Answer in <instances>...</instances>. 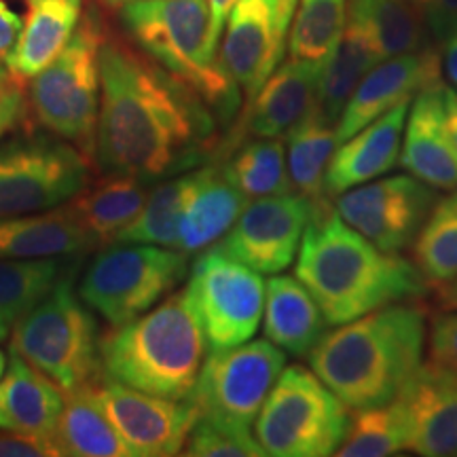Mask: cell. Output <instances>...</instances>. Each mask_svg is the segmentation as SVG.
I'll return each instance as SVG.
<instances>
[{"mask_svg": "<svg viewBox=\"0 0 457 457\" xmlns=\"http://www.w3.org/2000/svg\"><path fill=\"white\" fill-rule=\"evenodd\" d=\"M214 142V117L195 91L106 32L91 157L100 174L134 176L145 182L179 176L202 163Z\"/></svg>", "mask_w": 457, "mask_h": 457, "instance_id": "1", "label": "cell"}, {"mask_svg": "<svg viewBox=\"0 0 457 457\" xmlns=\"http://www.w3.org/2000/svg\"><path fill=\"white\" fill-rule=\"evenodd\" d=\"M295 276L318 301L328 327L428 295L420 267L377 248L341 219L328 199L316 204L303 233Z\"/></svg>", "mask_w": 457, "mask_h": 457, "instance_id": "2", "label": "cell"}, {"mask_svg": "<svg viewBox=\"0 0 457 457\" xmlns=\"http://www.w3.org/2000/svg\"><path fill=\"white\" fill-rule=\"evenodd\" d=\"M426 310L392 303L324 333L310 369L350 409L394 403L424 367Z\"/></svg>", "mask_w": 457, "mask_h": 457, "instance_id": "3", "label": "cell"}, {"mask_svg": "<svg viewBox=\"0 0 457 457\" xmlns=\"http://www.w3.org/2000/svg\"><path fill=\"white\" fill-rule=\"evenodd\" d=\"M208 341L187 288L100 339L102 377L155 396L188 400Z\"/></svg>", "mask_w": 457, "mask_h": 457, "instance_id": "4", "label": "cell"}, {"mask_svg": "<svg viewBox=\"0 0 457 457\" xmlns=\"http://www.w3.org/2000/svg\"><path fill=\"white\" fill-rule=\"evenodd\" d=\"M121 24L142 54L195 91L222 119L239 106V87L210 43L208 0H129Z\"/></svg>", "mask_w": 457, "mask_h": 457, "instance_id": "5", "label": "cell"}, {"mask_svg": "<svg viewBox=\"0 0 457 457\" xmlns=\"http://www.w3.org/2000/svg\"><path fill=\"white\" fill-rule=\"evenodd\" d=\"M108 28L91 7L77 30L28 85V106L37 123L94 157L100 114V49Z\"/></svg>", "mask_w": 457, "mask_h": 457, "instance_id": "6", "label": "cell"}, {"mask_svg": "<svg viewBox=\"0 0 457 457\" xmlns=\"http://www.w3.org/2000/svg\"><path fill=\"white\" fill-rule=\"evenodd\" d=\"M100 328L66 273L13 328L11 353L47 375L62 392L100 381Z\"/></svg>", "mask_w": 457, "mask_h": 457, "instance_id": "7", "label": "cell"}, {"mask_svg": "<svg viewBox=\"0 0 457 457\" xmlns=\"http://www.w3.org/2000/svg\"><path fill=\"white\" fill-rule=\"evenodd\" d=\"M347 404L312 369L284 367L256 417L254 436L271 457L335 455L350 428Z\"/></svg>", "mask_w": 457, "mask_h": 457, "instance_id": "8", "label": "cell"}, {"mask_svg": "<svg viewBox=\"0 0 457 457\" xmlns=\"http://www.w3.org/2000/svg\"><path fill=\"white\" fill-rule=\"evenodd\" d=\"M187 276V254L151 244H111L89 262L79 296L111 327L155 307Z\"/></svg>", "mask_w": 457, "mask_h": 457, "instance_id": "9", "label": "cell"}, {"mask_svg": "<svg viewBox=\"0 0 457 457\" xmlns=\"http://www.w3.org/2000/svg\"><path fill=\"white\" fill-rule=\"evenodd\" d=\"M91 159L55 134H24L0 145V220L47 212L91 182Z\"/></svg>", "mask_w": 457, "mask_h": 457, "instance_id": "10", "label": "cell"}, {"mask_svg": "<svg viewBox=\"0 0 457 457\" xmlns=\"http://www.w3.org/2000/svg\"><path fill=\"white\" fill-rule=\"evenodd\" d=\"M286 367V352L270 339L245 341L205 358L191 400L197 415L250 428Z\"/></svg>", "mask_w": 457, "mask_h": 457, "instance_id": "11", "label": "cell"}, {"mask_svg": "<svg viewBox=\"0 0 457 457\" xmlns=\"http://www.w3.org/2000/svg\"><path fill=\"white\" fill-rule=\"evenodd\" d=\"M187 290L210 352L242 345L259 330L265 312V282L259 271L220 248H208L197 256Z\"/></svg>", "mask_w": 457, "mask_h": 457, "instance_id": "12", "label": "cell"}, {"mask_svg": "<svg viewBox=\"0 0 457 457\" xmlns=\"http://www.w3.org/2000/svg\"><path fill=\"white\" fill-rule=\"evenodd\" d=\"M299 0H237L220 37V60L245 106L282 64Z\"/></svg>", "mask_w": 457, "mask_h": 457, "instance_id": "13", "label": "cell"}, {"mask_svg": "<svg viewBox=\"0 0 457 457\" xmlns=\"http://www.w3.org/2000/svg\"><path fill=\"white\" fill-rule=\"evenodd\" d=\"M436 193L415 176L396 174L353 187L337 197V212L386 253H400L415 242Z\"/></svg>", "mask_w": 457, "mask_h": 457, "instance_id": "14", "label": "cell"}, {"mask_svg": "<svg viewBox=\"0 0 457 457\" xmlns=\"http://www.w3.org/2000/svg\"><path fill=\"white\" fill-rule=\"evenodd\" d=\"M313 210L316 204L299 193L254 199L225 233L219 248L250 270L273 276L295 262Z\"/></svg>", "mask_w": 457, "mask_h": 457, "instance_id": "15", "label": "cell"}, {"mask_svg": "<svg viewBox=\"0 0 457 457\" xmlns=\"http://www.w3.org/2000/svg\"><path fill=\"white\" fill-rule=\"evenodd\" d=\"M94 394L136 457L179 455L199 417L191 400L155 396L106 377L96 381Z\"/></svg>", "mask_w": 457, "mask_h": 457, "instance_id": "16", "label": "cell"}, {"mask_svg": "<svg viewBox=\"0 0 457 457\" xmlns=\"http://www.w3.org/2000/svg\"><path fill=\"white\" fill-rule=\"evenodd\" d=\"M327 62L293 60L278 66L254 100L245 106L227 151L244 138H286L320 106V85Z\"/></svg>", "mask_w": 457, "mask_h": 457, "instance_id": "17", "label": "cell"}, {"mask_svg": "<svg viewBox=\"0 0 457 457\" xmlns=\"http://www.w3.org/2000/svg\"><path fill=\"white\" fill-rule=\"evenodd\" d=\"M434 81H441V54L434 47L379 62L360 81L347 106L343 108L337 121L339 145Z\"/></svg>", "mask_w": 457, "mask_h": 457, "instance_id": "18", "label": "cell"}, {"mask_svg": "<svg viewBox=\"0 0 457 457\" xmlns=\"http://www.w3.org/2000/svg\"><path fill=\"white\" fill-rule=\"evenodd\" d=\"M400 165L411 176L443 191L457 188V151L445 117V83L434 81L417 91L407 114V134Z\"/></svg>", "mask_w": 457, "mask_h": 457, "instance_id": "19", "label": "cell"}, {"mask_svg": "<svg viewBox=\"0 0 457 457\" xmlns=\"http://www.w3.org/2000/svg\"><path fill=\"white\" fill-rule=\"evenodd\" d=\"M409 108L411 100L400 102L335 148L324 176L327 197L386 176L398 163Z\"/></svg>", "mask_w": 457, "mask_h": 457, "instance_id": "20", "label": "cell"}, {"mask_svg": "<svg viewBox=\"0 0 457 457\" xmlns=\"http://www.w3.org/2000/svg\"><path fill=\"white\" fill-rule=\"evenodd\" d=\"M400 398L411 421L409 451L426 457H457V375L426 364Z\"/></svg>", "mask_w": 457, "mask_h": 457, "instance_id": "21", "label": "cell"}, {"mask_svg": "<svg viewBox=\"0 0 457 457\" xmlns=\"http://www.w3.org/2000/svg\"><path fill=\"white\" fill-rule=\"evenodd\" d=\"M64 407V392L47 375L11 353L0 377V432L51 438Z\"/></svg>", "mask_w": 457, "mask_h": 457, "instance_id": "22", "label": "cell"}, {"mask_svg": "<svg viewBox=\"0 0 457 457\" xmlns=\"http://www.w3.org/2000/svg\"><path fill=\"white\" fill-rule=\"evenodd\" d=\"M327 318L299 278L278 276L265 284L262 333L293 356H307L327 333Z\"/></svg>", "mask_w": 457, "mask_h": 457, "instance_id": "23", "label": "cell"}, {"mask_svg": "<svg viewBox=\"0 0 457 457\" xmlns=\"http://www.w3.org/2000/svg\"><path fill=\"white\" fill-rule=\"evenodd\" d=\"M26 17L9 71L30 81L66 47L83 17V0H24Z\"/></svg>", "mask_w": 457, "mask_h": 457, "instance_id": "24", "label": "cell"}, {"mask_svg": "<svg viewBox=\"0 0 457 457\" xmlns=\"http://www.w3.org/2000/svg\"><path fill=\"white\" fill-rule=\"evenodd\" d=\"M248 202L250 199L227 180L222 168H202L195 191L182 214L176 250L185 254L204 253L220 242L228 228L236 225Z\"/></svg>", "mask_w": 457, "mask_h": 457, "instance_id": "25", "label": "cell"}, {"mask_svg": "<svg viewBox=\"0 0 457 457\" xmlns=\"http://www.w3.org/2000/svg\"><path fill=\"white\" fill-rule=\"evenodd\" d=\"M94 248L68 205L47 212L0 220V256L7 259H64Z\"/></svg>", "mask_w": 457, "mask_h": 457, "instance_id": "26", "label": "cell"}, {"mask_svg": "<svg viewBox=\"0 0 457 457\" xmlns=\"http://www.w3.org/2000/svg\"><path fill=\"white\" fill-rule=\"evenodd\" d=\"M96 185L83 188L68 202V210L81 222L94 248L111 245L119 233L140 214L148 197V182L123 174H102Z\"/></svg>", "mask_w": 457, "mask_h": 457, "instance_id": "27", "label": "cell"}, {"mask_svg": "<svg viewBox=\"0 0 457 457\" xmlns=\"http://www.w3.org/2000/svg\"><path fill=\"white\" fill-rule=\"evenodd\" d=\"M57 453L71 457H129L131 449L114 430L94 394V384L64 394V407L51 436Z\"/></svg>", "mask_w": 457, "mask_h": 457, "instance_id": "28", "label": "cell"}, {"mask_svg": "<svg viewBox=\"0 0 457 457\" xmlns=\"http://www.w3.org/2000/svg\"><path fill=\"white\" fill-rule=\"evenodd\" d=\"M347 20L367 34L381 60L430 47L424 13L407 0H350Z\"/></svg>", "mask_w": 457, "mask_h": 457, "instance_id": "29", "label": "cell"}, {"mask_svg": "<svg viewBox=\"0 0 457 457\" xmlns=\"http://www.w3.org/2000/svg\"><path fill=\"white\" fill-rule=\"evenodd\" d=\"M199 171L202 168L188 170L185 174L159 182L153 191H148L140 214L119 233L112 244H151L176 250L182 214L197 187Z\"/></svg>", "mask_w": 457, "mask_h": 457, "instance_id": "30", "label": "cell"}, {"mask_svg": "<svg viewBox=\"0 0 457 457\" xmlns=\"http://www.w3.org/2000/svg\"><path fill=\"white\" fill-rule=\"evenodd\" d=\"M68 273L62 259L0 256V341L47 296Z\"/></svg>", "mask_w": 457, "mask_h": 457, "instance_id": "31", "label": "cell"}, {"mask_svg": "<svg viewBox=\"0 0 457 457\" xmlns=\"http://www.w3.org/2000/svg\"><path fill=\"white\" fill-rule=\"evenodd\" d=\"M286 138H288V176L293 191L313 204L327 202L324 176L335 148L339 146L337 125L330 123L318 106Z\"/></svg>", "mask_w": 457, "mask_h": 457, "instance_id": "32", "label": "cell"}, {"mask_svg": "<svg viewBox=\"0 0 457 457\" xmlns=\"http://www.w3.org/2000/svg\"><path fill=\"white\" fill-rule=\"evenodd\" d=\"M379 62L384 60L377 54L370 38L353 21L347 20L345 30L324 66L322 85H320V111L330 123L337 125L360 81Z\"/></svg>", "mask_w": 457, "mask_h": 457, "instance_id": "33", "label": "cell"}, {"mask_svg": "<svg viewBox=\"0 0 457 457\" xmlns=\"http://www.w3.org/2000/svg\"><path fill=\"white\" fill-rule=\"evenodd\" d=\"M220 168L227 180L248 199L295 193L286 165V151L279 138L239 142Z\"/></svg>", "mask_w": 457, "mask_h": 457, "instance_id": "34", "label": "cell"}, {"mask_svg": "<svg viewBox=\"0 0 457 457\" xmlns=\"http://www.w3.org/2000/svg\"><path fill=\"white\" fill-rule=\"evenodd\" d=\"M411 421L403 398L381 407L358 409L350 420L345 441L337 449L341 457H386L409 449Z\"/></svg>", "mask_w": 457, "mask_h": 457, "instance_id": "35", "label": "cell"}, {"mask_svg": "<svg viewBox=\"0 0 457 457\" xmlns=\"http://www.w3.org/2000/svg\"><path fill=\"white\" fill-rule=\"evenodd\" d=\"M347 21V0H299L290 30V57L328 62Z\"/></svg>", "mask_w": 457, "mask_h": 457, "instance_id": "36", "label": "cell"}, {"mask_svg": "<svg viewBox=\"0 0 457 457\" xmlns=\"http://www.w3.org/2000/svg\"><path fill=\"white\" fill-rule=\"evenodd\" d=\"M413 256L428 282L445 284L457 278V188L441 202L436 199L417 233Z\"/></svg>", "mask_w": 457, "mask_h": 457, "instance_id": "37", "label": "cell"}, {"mask_svg": "<svg viewBox=\"0 0 457 457\" xmlns=\"http://www.w3.org/2000/svg\"><path fill=\"white\" fill-rule=\"evenodd\" d=\"M182 453L191 457H262L265 451L250 428L220 424L197 417Z\"/></svg>", "mask_w": 457, "mask_h": 457, "instance_id": "38", "label": "cell"}, {"mask_svg": "<svg viewBox=\"0 0 457 457\" xmlns=\"http://www.w3.org/2000/svg\"><path fill=\"white\" fill-rule=\"evenodd\" d=\"M428 345H430V362L457 375V313H438L432 320Z\"/></svg>", "mask_w": 457, "mask_h": 457, "instance_id": "39", "label": "cell"}, {"mask_svg": "<svg viewBox=\"0 0 457 457\" xmlns=\"http://www.w3.org/2000/svg\"><path fill=\"white\" fill-rule=\"evenodd\" d=\"M28 112H30V106H28V96L21 89V83L11 79L0 85V140L24 125Z\"/></svg>", "mask_w": 457, "mask_h": 457, "instance_id": "40", "label": "cell"}, {"mask_svg": "<svg viewBox=\"0 0 457 457\" xmlns=\"http://www.w3.org/2000/svg\"><path fill=\"white\" fill-rule=\"evenodd\" d=\"M60 455L51 438L20 436V434L0 432V457H45Z\"/></svg>", "mask_w": 457, "mask_h": 457, "instance_id": "41", "label": "cell"}, {"mask_svg": "<svg viewBox=\"0 0 457 457\" xmlns=\"http://www.w3.org/2000/svg\"><path fill=\"white\" fill-rule=\"evenodd\" d=\"M426 24L434 41L443 45L457 32V0H430L426 9Z\"/></svg>", "mask_w": 457, "mask_h": 457, "instance_id": "42", "label": "cell"}, {"mask_svg": "<svg viewBox=\"0 0 457 457\" xmlns=\"http://www.w3.org/2000/svg\"><path fill=\"white\" fill-rule=\"evenodd\" d=\"M21 26H24V20L9 7L7 0H0V60L7 66L20 41Z\"/></svg>", "mask_w": 457, "mask_h": 457, "instance_id": "43", "label": "cell"}, {"mask_svg": "<svg viewBox=\"0 0 457 457\" xmlns=\"http://www.w3.org/2000/svg\"><path fill=\"white\" fill-rule=\"evenodd\" d=\"M237 0H208L210 7V43L214 49H219L222 30H225L227 17L231 9L236 7Z\"/></svg>", "mask_w": 457, "mask_h": 457, "instance_id": "44", "label": "cell"}, {"mask_svg": "<svg viewBox=\"0 0 457 457\" xmlns=\"http://www.w3.org/2000/svg\"><path fill=\"white\" fill-rule=\"evenodd\" d=\"M441 47H443L441 66L445 71V77H447L451 87L457 91V32L451 34V37L441 45Z\"/></svg>", "mask_w": 457, "mask_h": 457, "instance_id": "45", "label": "cell"}, {"mask_svg": "<svg viewBox=\"0 0 457 457\" xmlns=\"http://www.w3.org/2000/svg\"><path fill=\"white\" fill-rule=\"evenodd\" d=\"M445 117H447V129L457 151V91L445 83Z\"/></svg>", "mask_w": 457, "mask_h": 457, "instance_id": "46", "label": "cell"}, {"mask_svg": "<svg viewBox=\"0 0 457 457\" xmlns=\"http://www.w3.org/2000/svg\"><path fill=\"white\" fill-rule=\"evenodd\" d=\"M438 301L445 310H457V278L449 279L438 288Z\"/></svg>", "mask_w": 457, "mask_h": 457, "instance_id": "47", "label": "cell"}, {"mask_svg": "<svg viewBox=\"0 0 457 457\" xmlns=\"http://www.w3.org/2000/svg\"><path fill=\"white\" fill-rule=\"evenodd\" d=\"M11 79H13V74H11L9 66L4 64L3 60H0V85H4L7 81H11Z\"/></svg>", "mask_w": 457, "mask_h": 457, "instance_id": "48", "label": "cell"}, {"mask_svg": "<svg viewBox=\"0 0 457 457\" xmlns=\"http://www.w3.org/2000/svg\"><path fill=\"white\" fill-rule=\"evenodd\" d=\"M407 3H409V4H413V7H415V9H420V11H421V13H424V15H426L428 3H430V0H407Z\"/></svg>", "mask_w": 457, "mask_h": 457, "instance_id": "49", "label": "cell"}, {"mask_svg": "<svg viewBox=\"0 0 457 457\" xmlns=\"http://www.w3.org/2000/svg\"><path fill=\"white\" fill-rule=\"evenodd\" d=\"M4 369H7V358H4V353H3V350H0V377H3V373H4Z\"/></svg>", "mask_w": 457, "mask_h": 457, "instance_id": "50", "label": "cell"}, {"mask_svg": "<svg viewBox=\"0 0 457 457\" xmlns=\"http://www.w3.org/2000/svg\"><path fill=\"white\" fill-rule=\"evenodd\" d=\"M108 4H114V7H121L123 3H129V0H106Z\"/></svg>", "mask_w": 457, "mask_h": 457, "instance_id": "51", "label": "cell"}]
</instances>
